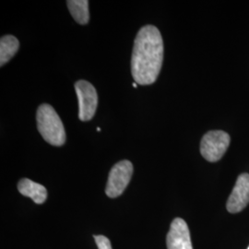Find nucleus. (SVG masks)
I'll return each instance as SVG.
<instances>
[{
	"mask_svg": "<svg viewBox=\"0 0 249 249\" xmlns=\"http://www.w3.org/2000/svg\"><path fill=\"white\" fill-rule=\"evenodd\" d=\"M163 61V42L160 31L153 25L143 26L134 42L131 74L140 85L154 83Z\"/></svg>",
	"mask_w": 249,
	"mask_h": 249,
	"instance_id": "f257e3e1",
	"label": "nucleus"
},
{
	"mask_svg": "<svg viewBox=\"0 0 249 249\" xmlns=\"http://www.w3.org/2000/svg\"><path fill=\"white\" fill-rule=\"evenodd\" d=\"M36 121L38 131L46 142L56 147L65 144L66 132L64 124L55 110L50 105L44 104L38 107Z\"/></svg>",
	"mask_w": 249,
	"mask_h": 249,
	"instance_id": "f03ea898",
	"label": "nucleus"
},
{
	"mask_svg": "<svg viewBox=\"0 0 249 249\" xmlns=\"http://www.w3.org/2000/svg\"><path fill=\"white\" fill-rule=\"evenodd\" d=\"M231 142L229 134L222 130H213L205 134L200 142V152L208 161L215 162L222 159Z\"/></svg>",
	"mask_w": 249,
	"mask_h": 249,
	"instance_id": "7ed1b4c3",
	"label": "nucleus"
},
{
	"mask_svg": "<svg viewBox=\"0 0 249 249\" xmlns=\"http://www.w3.org/2000/svg\"><path fill=\"white\" fill-rule=\"evenodd\" d=\"M133 174L131 161L123 160L116 163L109 173L106 193L107 196L116 198L121 196L130 182Z\"/></svg>",
	"mask_w": 249,
	"mask_h": 249,
	"instance_id": "20e7f679",
	"label": "nucleus"
},
{
	"mask_svg": "<svg viewBox=\"0 0 249 249\" xmlns=\"http://www.w3.org/2000/svg\"><path fill=\"white\" fill-rule=\"evenodd\" d=\"M75 89L79 100V118L80 121H89L95 115L98 106V95L95 88L87 80L75 83Z\"/></svg>",
	"mask_w": 249,
	"mask_h": 249,
	"instance_id": "39448f33",
	"label": "nucleus"
},
{
	"mask_svg": "<svg viewBox=\"0 0 249 249\" xmlns=\"http://www.w3.org/2000/svg\"><path fill=\"white\" fill-rule=\"evenodd\" d=\"M249 203V175L242 174L235 183L227 201V210L231 213L242 212Z\"/></svg>",
	"mask_w": 249,
	"mask_h": 249,
	"instance_id": "423d86ee",
	"label": "nucleus"
},
{
	"mask_svg": "<svg viewBox=\"0 0 249 249\" xmlns=\"http://www.w3.org/2000/svg\"><path fill=\"white\" fill-rule=\"evenodd\" d=\"M166 244L168 249H193L188 226L183 219L176 218L172 222Z\"/></svg>",
	"mask_w": 249,
	"mask_h": 249,
	"instance_id": "0eeeda50",
	"label": "nucleus"
},
{
	"mask_svg": "<svg viewBox=\"0 0 249 249\" xmlns=\"http://www.w3.org/2000/svg\"><path fill=\"white\" fill-rule=\"evenodd\" d=\"M18 190L21 195L32 198L36 204H43L47 198L46 188L28 178H22L18 181Z\"/></svg>",
	"mask_w": 249,
	"mask_h": 249,
	"instance_id": "6e6552de",
	"label": "nucleus"
},
{
	"mask_svg": "<svg viewBox=\"0 0 249 249\" xmlns=\"http://www.w3.org/2000/svg\"><path fill=\"white\" fill-rule=\"evenodd\" d=\"M68 8L73 18L80 24L85 25L89 22V1L88 0H69Z\"/></svg>",
	"mask_w": 249,
	"mask_h": 249,
	"instance_id": "1a4fd4ad",
	"label": "nucleus"
},
{
	"mask_svg": "<svg viewBox=\"0 0 249 249\" xmlns=\"http://www.w3.org/2000/svg\"><path fill=\"white\" fill-rule=\"evenodd\" d=\"M19 43L13 36H2L0 39V66L3 67L18 52Z\"/></svg>",
	"mask_w": 249,
	"mask_h": 249,
	"instance_id": "9d476101",
	"label": "nucleus"
},
{
	"mask_svg": "<svg viewBox=\"0 0 249 249\" xmlns=\"http://www.w3.org/2000/svg\"><path fill=\"white\" fill-rule=\"evenodd\" d=\"M94 240L98 249H113L110 240L104 235H94Z\"/></svg>",
	"mask_w": 249,
	"mask_h": 249,
	"instance_id": "9b49d317",
	"label": "nucleus"
},
{
	"mask_svg": "<svg viewBox=\"0 0 249 249\" xmlns=\"http://www.w3.org/2000/svg\"><path fill=\"white\" fill-rule=\"evenodd\" d=\"M137 86H138V85H137V83H136V82H134V83H133L134 88H137Z\"/></svg>",
	"mask_w": 249,
	"mask_h": 249,
	"instance_id": "f8f14e48",
	"label": "nucleus"
},
{
	"mask_svg": "<svg viewBox=\"0 0 249 249\" xmlns=\"http://www.w3.org/2000/svg\"></svg>",
	"mask_w": 249,
	"mask_h": 249,
	"instance_id": "ddd939ff",
	"label": "nucleus"
}]
</instances>
